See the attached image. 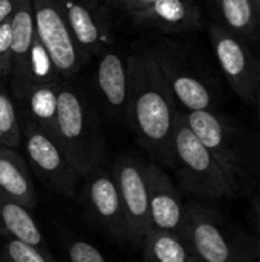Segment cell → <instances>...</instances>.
<instances>
[{"mask_svg": "<svg viewBox=\"0 0 260 262\" xmlns=\"http://www.w3.org/2000/svg\"><path fill=\"white\" fill-rule=\"evenodd\" d=\"M127 74L126 121L155 163L173 169V135L181 109L161 74L155 51L129 55Z\"/></svg>", "mask_w": 260, "mask_h": 262, "instance_id": "6da1fadb", "label": "cell"}, {"mask_svg": "<svg viewBox=\"0 0 260 262\" xmlns=\"http://www.w3.org/2000/svg\"><path fill=\"white\" fill-rule=\"evenodd\" d=\"M181 236L193 256L205 262H257L259 238L228 226L221 213L202 203L185 204Z\"/></svg>", "mask_w": 260, "mask_h": 262, "instance_id": "7a4b0ae2", "label": "cell"}, {"mask_svg": "<svg viewBox=\"0 0 260 262\" xmlns=\"http://www.w3.org/2000/svg\"><path fill=\"white\" fill-rule=\"evenodd\" d=\"M55 140L81 178L104 161V138L97 112L78 89L64 83L58 91Z\"/></svg>", "mask_w": 260, "mask_h": 262, "instance_id": "3957f363", "label": "cell"}, {"mask_svg": "<svg viewBox=\"0 0 260 262\" xmlns=\"http://www.w3.org/2000/svg\"><path fill=\"white\" fill-rule=\"evenodd\" d=\"M173 169L184 192L204 200L233 198L239 192L236 183L208 149L196 138L179 111L173 135Z\"/></svg>", "mask_w": 260, "mask_h": 262, "instance_id": "277c9868", "label": "cell"}, {"mask_svg": "<svg viewBox=\"0 0 260 262\" xmlns=\"http://www.w3.org/2000/svg\"><path fill=\"white\" fill-rule=\"evenodd\" d=\"M218 64L228 84L248 104H254L260 95V58L250 49L248 43L213 23L208 28Z\"/></svg>", "mask_w": 260, "mask_h": 262, "instance_id": "5b68a950", "label": "cell"}, {"mask_svg": "<svg viewBox=\"0 0 260 262\" xmlns=\"http://www.w3.org/2000/svg\"><path fill=\"white\" fill-rule=\"evenodd\" d=\"M182 111V109H181ZM182 117L225 172L239 183L245 169V149L239 129L225 115L210 111H182Z\"/></svg>", "mask_w": 260, "mask_h": 262, "instance_id": "8992f818", "label": "cell"}, {"mask_svg": "<svg viewBox=\"0 0 260 262\" xmlns=\"http://www.w3.org/2000/svg\"><path fill=\"white\" fill-rule=\"evenodd\" d=\"M21 137L29 164L40 180L61 196H74L81 175L75 170L57 140L28 120L21 129Z\"/></svg>", "mask_w": 260, "mask_h": 262, "instance_id": "52a82bcc", "label": "cell"}, {"mask_svg": "<svg viewBox=\"0 0 260 262\" xmlns=\"http://www.w3.org/2000/svg\"><path fill=\"white\" fill-rule=\"evenodd\" d=\"M35 32L63 80L74 77L84 60L55 0H32Z\"/></svg>", "mask_w": 260, "mask_h": 262, "instance_id": "ba28073f", "label": "cell"}, {"mask_svg": "<svg viewBox=\"0 0 260 262\" xmlns=\"http://www.w3.org/2000/svg\"><path fill=\"white\" fill-rule=\"evenodd\" d=\"M84 63L113 46L115 32L109 12L98 0H55Z\"/></svg>", "mask_w": 260, "mask_h": 262, "instance_id": "9c48e42d", "label": "cell"}, {"mask_svg": "<svg viewBox=\"0 0 260 262\" xmlns=\"http://www.w3.org/2000/svg\"><path fill=\"white\" fill-rule=\"evenodd\" d=\"M112 175L124 209L129 243L141 244L143 238L152 230L144 161L132 155H121L113 164Z\"/></svg>", "mask_w": 260, "mask_h": 262, "instance_id": "30bf717a", "label": "cell"}, {"mask_svg": "<svg viewBox=\"0 0 260 262\" xmlns=\"http://www.w3.org/2000/svg\"><path fill=\"white\" fill-rule=\"evenodd\" d=\"M84 178L83 201L89 216L109 236L118 241H129L126 215L112 172L106 170L101 164Z\"/></svg>", "mask_w": 260, "mask_h": 262, "instance_id": "8fae6325", "label": "cell"}, {"mask_svg": "<svg viewBox=\"0 0 260 262\" xmlns=\"http://www.w3.org/2000/svg\"><path fill=\"white\" fill-rule=\"evenodd\" d=\"M144 173L147 181L152 229L181 235L185 215V203L182 201L181 192L162 166L155 161L144 163Z\"/></svg>", "mask_w": 260, "mask_h": 262, "instance_id": "7c38bea8", "label": "cell"}, {"mask_svg": "<svg viewBox=\"0 0 260 262\" xmlns=\"http://www.w3.org/2000/svg\"><path fill=\"white\" fill-rule=\"evenodd\" d=\"M161 74L182 111H210L215 106V94L210 84L196 72L182 66L169 52L155 51Z\"/></svg>", "mask_w": 260, "mask_h": 262, "instance_id": "4fadbf2b", "label": "cell"}, {"mask_svg": "<svg viewBox=\"0 0 260 262\" xmlns=\"http://www.w3.org/2000/svg\"><path fill=\"white\" fill-rule=\"evenodd\" d=\"M129 17L141 29L161 32H188L202 25V14L196 0H155Z\"/></svg>", "mask_w": 260, "mask_h": 262, "instance_id": "5bb4252c", "label": "cell"}, {"mask_svg": "<svg viewBox=\"0 0 260 262\" xmlns=\"http://www.w3.org/2000/svg\"><path fill=\"white\" fill-rule=\"evenodd\" d=\"M95 80L109 112L115 117L124 115L129 97L127 58L113 48L103 51L98 55Z\"/></svg>", "mask_w": 260, "mask_h": 262, "instance_id": "9a60e30c", "label": "cell"}, {"mask_svg": "<svg viewBox=\"0 0 260 262\" xmlns=\"http://www.w3.org/2000/svg\"><path fill=\"white\" fill-rule=\"evenodd\" d=\"M0 192L31 210L38 203L28 163L15 149L5 146H0Z\"/></svg>", "mask_w": 260, "mask_h": 262, "instance_id": "2e32d148", "label": "cell"}, {"mask_svg": "<svg viewBox=\"0 0 260 262\" xmlns=\"http://www.w3.org/2000/svg\"><path fill=\"white\" fill-rule=\"evenodd\" d=\"M55 80H63V78L58 75L51 55L48 54V51L44 49L35 32V38L32 41V46L29 49V54L23 66L14 75H11L12 95L14 98L21 101L32 88Z\"/></svg>", "mask_w": 260, "mask_h": 262, "instance_id": "e0dca14e", "label": "cell"}, {"mask_svg": "<svg viewBox=\"0 0 260 262\" xmlns=\"http://www.w3.org/2000/svg\"><path fill=\"white\" fill-rule=\"evenodd\" d=\"M0 238H12L21 243L44 247L41 229L31 209L0 192Z\"/></svg>", "mask_w": 260, "mask_h": 262, "instance_id": "ac0fdd59", "label": "cell"}, {"mask_svg": "<svg viewBox=\"0 0 260 262\" xmlns=\"http://www.w3.org/2000/svg\"><path fill=\"white\" fill-rule=\"evenodd\" d=\"M224 26L245 41H259V21L253 0H213Z\"/></svg>", "mask_w": 260, "mask_h": 262, "instance_id": "d6986e66", "label": "cell"}, {"mask_svg": "<svg viewBox=\"0 0 260 262\" xmlns=\"http://www.w3.org/2000/svg\"><path fill=\"white\" fill-rule=\"evenodd\" d=\"M63 80L38 84L32 88L21 101H26V120L37 124L55 138L58 91Z\"/></svg>", "mask_w": 260, "mask_h": 262, "instance_id": "ffe728a7", "label": "cell"}, {"mask_svg": "<svg viewBox=\"0 0 260 262\" xmlns=\"http://www.w3.org/2000/svg\"><path fill=\"white\" fill-rule=\"evenodd\" d=\"M143 262H188L193 256L179 233L152 229L141 241Z\"/></svg>", "mask_w": 260, "mask_h": 262, "instance_id": "44dd1931", "label": "cell"}, {"mask_svg": "<svg viewBox=\"0 0 260 262\" xmlns=\"http://www.w3.org/2000/svg\"><path fill=\"white\" fill-rule=\"evenodd\" d=\"M21 126L12 98L0 88V146L17 149L21 146Z\"/></svg>", "mask_w": 260, "mask_h": 262, "instance_id": "7402d4cb", "label": "cell"}, {"mask_svg": "<svg viewBox=\"0 0 260 262\" xmlns=\"http://www.w3.org/2000/svg\"><path fill=\"white\" fill-rule=\"evenodd\" d=\"M0 262H55L46 247H37L12 238H0Z\"/></svg>", "mask_w": 260, "mask_h": 262, "instance_id": "603a6c76", "label": "cell"}, {"mask_svg": "<svg viewBox=\"0 0 260 262\" xmlns=\"http://www.w3.org/2000/svg\"><path fill=\"white\" fill-rule=\"evenodd\" d=\"M69 262H107L100 249L84 239H74L67 246Z\"/></svg>", "mask_w": 260, "mask_h": 262, "instance_id": "cb8c5ba5", "label": "cell"}, {"mask_svg": "<svg viewBox=\"0 0 260 262\" xmlns=\"http://www.w3.org/2000/svg\"><path fill=\"white\" fill-rule=\"evenodd\" d=\"M12 25L11 18L0 25V78L9 75L12 60Z\"/></svg>", "mask_w": 260, "mask_h": 262, "instance_id": "d4e9b609", "label": "cell"}, {"mask_svg": "<svg viewBox=\"0 0 260 262\" xmlns=\"http://www.w3.org/2000/svg\"><path fill=\"white\" fill-rule=\"evenodd\" d=\"M155 0H107V5L120 9L121 12H126L127 15H130L132 12L149 6Z\"/></svg>", "mask_w": 260, "mask_h": 262, "instance_id": "484cf974", "label": "cell"}, {"mask_svg": "<svg viewBox=\"0 0 260 262\" xmlns=\"http://www.w3.org/2000/svg\"><path fill=\"white\" fill-rule=\"evenodd\" d=\"M18 0H0V25L9 20L17 8Z\"/></svg>", "mask_w": 260, "mask_h": 262, "instance_id": "4316f807", "label": "cell"}, {"mask_svg": "<svg viewBox=\"0 0 260 262\" xmlns=\"http://www.w3.org/2000/svg\"><path fill=\"white\" fill-rule=\"evenodd\" d=\"M251 209H253V220H254V226H256L257 238H259V241H260V195L253 200V203H251Z\"/></svg>", "mask_w": 260, "mask_h": 262, "instance_id": "83f0119b", "label": "cell"}, {"mask_svg": "<svg viewBox=\"0 0 260 262\" xmlns=\"http://www.w3.org/2000/svg\"><path fill=\"white\" fill-rule=\"evenodd\" d=\"M256 2V12H257V21H259V43H260V0H254Z\"/></svg>", "mask_w": 260, "mask_h": 262, "instance_id": "f1b7e54d", "label": "cell"}, {"mask_svg": "<svg viewBox=\"0 0 260 262\" xmlns=\"http://www.w3.org/2000/svg\"><path fill=\"white\" fill-rule=\"evenodd\" d=\"M188 262H205V261H202V259H199V258H196V256H192Z\"/></svg>", "mask_w": 260, "mask_h": 262, "instance_id": "f546056e", "label": "cell"}, {"mask_svg": "<svg viewBox=\"0 0 260 262\" xmlns=\"http://www.w3.org/2000/svg\"><path fill=\"white\" fill-rule=\"evenodd\" d=\"M256 104L259 106V121H260V95L257 97V101H256Z\"/></svg>", "mask_w": 260, "mask_h": 262, "instance_id": "4dcf8cb0", "label": "cell"}, {"mask_svg": "<svg viewBox=\"0 0 260 262\" xmlns=\"http://www.w3.org/2000/svg\"><path fill=\"white\" fill-rule=\"evenodd\" d=\"M253 2H254V0H253ZM254 3H256V2H254Z\"/></svg>", "mask_w": 260, "mask_h": 262, "instance_id": "1f68e13d", "label": "cell"}, {"mask_svg": "<svg viewBox=\"0 0 260 262\" xmlns=\"http://www.w3.org/2000/svg\"><path fill=\"white\" fill-rule=\"evenodd\" d=\"M257 262H260V259H259V261H257Z\"/></svg>", "mask_w": 260, "mask_h": 262, "instance_id": "d6a6232c", "label": "cell"}]
</instances>
